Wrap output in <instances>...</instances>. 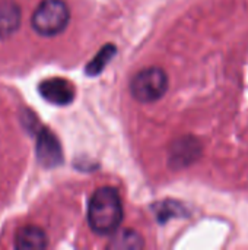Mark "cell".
Masks as SVG:
<instances>
[{
	"label": "cell",
	"instance_id": "obj_8",
	"mask_svg": "<svg viewBox=\"0 0 248 250\" xmlns=\"http://www.w3.org/2000/svg\"><path fill=\"white\" fill-rule=\"evenodd\" d=\"M20 26V9L12 0L0 1V40L9 38Z\"/></svg>",
	"mask_w": 248,
	"mask_h": 250
},
{
	"label": "cell",
	"instance_id": "obj_10",
	"mask_svg": "<svg viewBox=\"0 0 248 250\" xmlns=\"http://www.w3.org/2000/svg\"><path fill=\"white\" fill-rule=\"evenodd\" d=\"M114 53H115L114 45H107V47H104V48L98 53V56H96L94 60H91V63L88 64L86 73H88L89 76L98 75V73L105 67V64L110 62V59L114 56Z\"/></svg>",
	"mask_w": 248,
	"mask_h": 250
},
{
	"label": "cell",
	"instance_id": "obj_9",
	"mask_svg": "<svg viewBox=\"0 0 248 250\" xmlns=\"http://www.w3.org/2000/svg\"><path fill=\"white\" fill-rule=\"evenodd\" d=\"M107 248L113 250H137L145 248V242L137 231L130 229H124V230L118 229L113 234V239L110 240Z\"/></svg>",
	"mask_w": 248,
	"mask_h": 250
},
{
	"label": "cell",
	"instance_id": "obj_6",
	"mask_svg": "<svg viewBox=\"0 0 248 250\" xmlns=\"http://www.w3.org/2000/svg\"><path fill=\"white\" fill-rule=\"evenodd\" d=\"M37 155L42 166L45 167H54L61 163V148L56 136L47 130L42 129L38 133L37 139Z\"/></svg>",
	"mask_w": 248,
	"mask_h": 250
},
{
	"label": "cell",
	"instance_id": "obj_3",
	"mask_svg": "<svg viewBox=\"0 0 248 250\" xmlns=\"http://www.w3.org/2000/svg\"><path fill=\"white\" fill-rule=\"evenodd\" d=\"M168 89V75L159 66H149L137 72L130 81L132 97L142 103L149 104L161 100Z\"/></svg>",
	"mask_w": 248,
	"mask_h": 250
},
{
	"label": "cell",
	"instance_id": "obj_4",
	"mask_svg": "<svg viewBox=\"0 0 248 250\" xmlns=\"http://www.w3.org/2000/svg\"><path fill=\"white\" fill-rule=\"evenodd\" d=\"M200 142L193 136L178 138L171 144L170 148V166L175 170L191 166L200 157Z\"/></svg>",
	"mask_w": 248,
	"mask_h": 250
},
{
	"label": "cell",
	"instance_id": "obj_1",
	"mask_svg": "<svg viewBox=\"0 0 248 250\" xmlns=\"http://www.w3.org/2000/svg\"><path fill=\"white\" fill-rule=\"evenodd\" d=\"M123 221V202L115 188L96 189L88 204V224L98 236L114 234Z\"/></svg>",
	"mask_w": 248,
	"mask_h": 250
},
{
	"label": "cell",
	"instance_id": "obj_5",
	"mask_svg": "<svg viewBox=\"0 0 248 250\" xmlns=\"http://www.w3.org/2000/svg\"><path fill=\"white\" fill-rule=\"evenodd\" d=\"M39 94L44 100L56 105L70 104L75 98L73 85L63 78H50L39 83Z\"/></svg>",
	"mask_w": 248,
	"mask_h": 250
},
{
	"label": "cell",
	"instance_id": "obj_7",
	"mask_svg": "<svg viewBox=\"0 0 248 250\" xmlns=\"http://www.w3.org/2000/svg\"><path fill=\"white\" fill-rule=\"evenodd\" d=\"M48 245V237L45 231L37 226H25L19 229L15 234V248L22 250L45 249Z\"/></svg>",
	"mask_w": 248,
	"mask_h": 250
},
{
	"label": "cell",
	"instance_id": "obj_2",
	"mask_svg": "<svg viewBox=\"0 0 248 250\" xmlns=\"http://www.w3.org/2000/svg\"><path fill=\"white\" fill-rule=\"evenodd\" d=\"M70 21V10L64 0H42L35 9L31 23L35 32L44 37L58 35Z\"/></svg>",
	"mask_w": 248,
	"mask_h": 250
}]
</instances>
